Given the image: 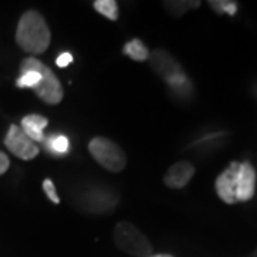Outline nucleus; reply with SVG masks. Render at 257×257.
<instances>
[{
    "label": "nucleus",
    "instance_id": "nucleus-13",
    "mask_svg": "<svg viewBox=\"0 0 257 257\" xmlns=\"http://www.w3.org/2000/svg\"><path fill=\"white\" fill-rule=\"evenodd\" d=\"M166 10L175 16V18H180L183 16L186 12L192 9H197L200 6V2H192V0H176V2H165Z\"/></svg>",
    "mask_w": 257,
    "mask_h": 257
},
{
    "label": "nucleus",
    "instance_id": "nucleus-1",
    "mask_svg": "<svg viewBox=\"0 0 257 257\" xmlns=\"http://www.w3.org/2000/svg\"><path fill=\"white\" fill-rule=\"evenodd\" d=\"M50 39V29L42 13L36 10L23 13L16 29V43L23 52L42 55L49 49Z\"/></svg>",
    "mask_w": 257,
    "mask_h": 257
},
{
    "label": "nucleus",
    "instance_id": "nucleus-20",
    "mask_svg": "<svg viewBox=\"0 0 257 257\" xmlns=\"http://www.w3.org/2000/svg\"><path fill=\"white\" fill-rule=\"evenodd\" d=\"M149 257H173L172 254H152V256Z\"/></svg>",
    "mask_w": 257,
    "mask_h": 257
},
{
    "label": "nucleus",
    "instance_id": "nucleus-4",
    "mask_svg": "<svg viewBox=\"0 0 257 257\" xmlns=\"http://www.w3.org/2000/svg\"><path fill=\"white\" fill-rule=\"evenodd\" d=\"M5 146L12 155L22 160H32L39 155L37 145L26 136V133L18 124H10L5 138Z\"/></svg>",
    "mask_w": 257,
    "mask_h": 257
},
{
    "label": "nucleus",
    "instance_id": "nucleus-11",
    "mask_svg": "<svg viewBox=\"0 0 257 257\" xmlns=\"http://www.w3.org/2000/svg\"><path fill=\"white\" fill-rule=\"evenodd\" d=\"M47 123H49V120L40 114H28L22 119V127L20 128L35 143H42V142H46L45 128H46Z\"/></svg>",
    "mask_w": 257,
    "mask_h": 257
},
{
    "label": "nucleus",
    "instance_id": "nucleus-12",
    "mask_svg": "<svg viewBox=\"0 0 257 257\" xmlns=\"http://www.w3.org/2000/svg\"><path fill=\"white\" fill-rule=\"evenodd\" d=\"M123 53L128 56L130 59L136 60V62H145V60L149 59V56H150L147 47L139 39H133V40L127 42L124 45V47H123Z\"/></svg>",
    "mask_w": 257,
    "mask_h": 257
},
{
    "label": "nucleus",
    "instance_id": "nucleus-5",
    "mask_svg": "<svg viewBox=\"0 0 257 257\" xmlns=\"http://www.w3.org/2000/svg\"><path fill=\"white\" fill-rule=\"evenodd\" d=\"M37 69L42 73V82L33 89L37 96L47 104H59L63 100V87L56 77V74L52 72L50 67L40 60H37Z\"/></svg>",
    "mask_w": 257,
    "mask_h": 257
},
{
    "label": "nucleus",
    "instance_id": "nucleus-2",
    "mask_svg": "<svg viewBox=\"0 0 257 257\" xmlns=\"http://www.w3.org/2000/svg\"><path fill=\"white\" fill-rule=\"evenodd\" d=\"M113 241L116 247L133 257H149L153 254L150 240L128 221H120L113 230Z\"/></svg>",
    "mask_w": 257,
    "mask_h": 257
},
{
    "label": "nucleus",
    "instance_id": "nucleus-6",
    "mask_svg": "<svg viewBox=\"0 0 257 257\" xmlns=\"http://www.w3.org/2000/svg\"><path fill=\"white\" fill-rule=\"evenodd\" d=\"M119 203L117 196L106 187H92L79 197L80 209L92 213H107Z\"/></svg>",
    "mask_w": 257,
    "mask_h": 257
},
{
    "label": "nucleus",
    "instance_id": "nucleus-7",
    "mask_svg": "<svg viewBox=\"0 0 257 257\" xmlns=\"http://www.w3.org/2000/svg\"><path fill=\"white\" fill-rule=\"evenodd\" d=\"M256 192V170L248 162L239 163L236 176V197L237 202H248Z\"/></svg>",
    "mask_w": 257,
    "mask_h": 257
},
{
    "label": "nucleus",
    "instance_id": "nucleus-8",
    "mask_svg": "<svg viewBox=\"0 0 257 257\" xmlns=\"http://www.w3.org/2000/svg\"><path fill=\"white\" fill-rule=\"evenodd\" d=\"M239 170V163L231 162L229 167L216 179V193L221 200L227 204L237 203L236 197V176Z\"/></svg>",
    "mask_w": 257,
    "mask_h": 257
},
{
    "label": "nucleus",
    "instance_id": "nucleus-16",
    "mask_svg": "<svg viewBox=\"0 0 257 257\" xmlns=\"http://www.w3.org/2000/svg\"><path fill=\"white\" fill-rule=\"evenodd\" d=\"M211 9L216 10L217 13H226L229 16H234L237 13V3L236 2H230V0H211L209 2Z\"/></svg>",
    "mask_w": 257,
    "mask_h": 257
},
{
    "label": "nucleus",
    "instance_id": "nucleus-17",
    "mask_svg": "<svg viewBox=\"0 0 257 257\" xmlns=\"http://www.w3.org/2000/svg\"><path fill=\"white\" fill-rule=\"evenodd\" d=\"M43 190L46 193L49 200H52L55 204H59V203H60V199H59L57 192H56L55 184H53V182H52L50 179H46V180L43 182Z\"/></svg>",
    "mask_w": 257,
    "mask_h": 257
},
{
    "label": "nucleus",
    "instance_id": "nucleus-3",
    "mask_svg": "<svg viewBox=\"0 0 257 257\" xmlns=\"http://www.w3.org/2000/svg\"><path fill=\"white\" fill-rule=\"evenodd\" d=\"M89 152L101 167L113 173H119L127 165L126 153L117 143L111 142L110 139L101 136L92 139L89 143Z\"/></svg>",
    "mask_w": 257,
    "mask_h": 257
},
{
    "label": "nucleus",
    "instance_id": "nucleus-19",
    "mask_svg": "<svg viewBox=\"0 0 257 257\" xmlns=\"http://www.w3.org/2000/svg\"><path fill=\"white\" fill-rule=\"evenodd\" d=\"M9 166H10L9 157L6 156V155H5L3 152H0V176L5 175V173L8 172Z\"/></svg>",
    "mask_w": 257,
    "mask_h": 257
},
{
    "label": "nucleus",
    "instance_id": "nucleus-18",
    "mask_svg": "<svg viewBox=\"0 0 257 257\" xmlns=\"http://www.w3.org/2000/svg\"><path fill=\"white\" fill-rule=\"evenodd\" d=\"M72 62H73V56H72V53H69V52H64V53H62V55L56 59V64L59 67H67Z\"/></svg>",
    "mask_w": 257,
    "mask_h": 257
},
{
    "label": "nucleus",
    "instance_id": "nucleus-15",
    "mask_svg": "<svg viewBox=\"0 0 257 257\" xmlns=\"http://www.w3.org/2000/svg\"><path fill=\"white\" fill-rule=\"evenodd\" d=\"M53 155H66L69 152V139L64 135H53L45 143Z\"/></svg>",
    "mask_w": 257,
    "mask_h": 257
},
{
    "label": "nucleus",
    "instance_id": "nucleus-21",
    "mask_svg": "<svg viewBox=\"0 0 257 257\" xmlns=\"http://www.w3.org/2000/svg\"><path fill=\"white\" fill-rule=\"evenodd\" d=\"M256 94H257V89H256Z\"/></svg>",
    "mask_w": 257,
    "mask_h": 257
},
{
    "label": "nucleus",
    "instance_id": "nucleus-14",
    "mask_svg": "<svg viewBox=\"0 0 257 257\" xmlns=\"http://www.w3.org/2000/svg\"><path fill=\"white\" fill-rule=\"evenodd\" d=\"M93 8L94 10H97L101 16L107 18L109 20H117L119 18V6H117V2L114 0H96L93 3Z\"/></svg>",
    "mask_w": 257,
    "mask_h": 257
},
{
    "label": "nucleus",
    "instance_id": "nucleus-10",
    "mask_svg": "<svg viewBox=\"0 0 257 257\" xmlns=\"http://www.w3.org/2000/svg\"><path fill=\"white\" fill-rule=\"evenodd\" d=\"M194 166L190 162H179L169 167L163 182L170 189H183L194 176Z\"/></svg>",
    "mask_w": 257,
    "mask_h": 257
},
{
    "label": "nucleus",
    "instance_id": "nucleus-9",
    "mask_svg": "<svg viewBox=\"0 0 257 257\" xmlns=\"http://www.w3.org/2000/svg\"><path fill=\"white\" fill-rule=\"evenodd\" d=\"M149 57L152 62V67L166 83L172 80L176 76H179L180 73H183L182 66L177 63L166 50H155L152 56H149Z\"/></svg>",
    "mask_w": 257,
    "mask_h": 257
}]
</instances>
